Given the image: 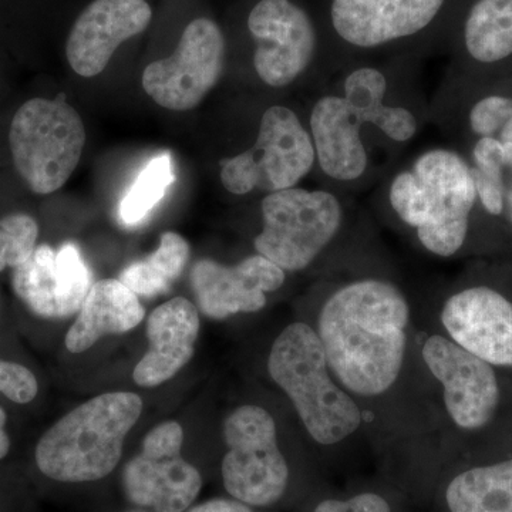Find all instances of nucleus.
<instances>
[{"mask_svg": "<svg viewBox=\"0 0 512 512\" xmlns=\"http://www.w3.org/2000/svg\"><path fill=\"white\" fill-rule=\"evenodd\" d=\"M285 282L284 269L259 254L247 256L234 265L200 259L191 271L198 308L215 320L261 312L269 293L279 291Z\"/></svg>", "mask_w": 512, "mask_h": 512, "instance_id": "nucleus-15", "label": "nucleus"}, {"mask_svg": "<svg viewBox=\"0 0 512 512\" xmlns=\"http://www.w3.org/2000/svg\"><path fill=\"white\" fill-rule=\"evenodd\" d=\"M225 451L222 481L234 500L249 507H269L288 490V460L279 441L274 414L261 404H242L222 426Z\"/></svg>", "mask_w": 512, "mask_h": 512, "instance_id": "nucleus-8", "label": "nucleus"}, {"mask_svg": "<svg viewBox=\"0 0 512 512\" xmlns=\"http://www.w3.org/2000/svg\"><path fill=\"white\" fill-rule=\"evenodd\" d=\"M141 412L143 400L127 392L101 394L80 404L43 434L36 447L37 467L60 483L109 476Z\"/></svg>", "mask_w": 512, "mask_h": 512, "instance_id": "nucleus-5", "label": "nucleus"}, {"mask_svg": "<svg viewBox=\"0 0 512 512\" xmlns=\"http://www.w3.org/2000/svg\"><path fill=\"white\" fill-rule=\"evenodd\" d=\"M512 120V100L490 96L478 101L470 111V126L481 137H493Z\"/></svg>", "mask_w": 512, "mask_h": 512, "instance_id": "nucleus-28", "label": "nucleus"}, {"mask_svg": "<svg viewBox=\"0 0 512 512\" xmlns=\"http://www.w3.org/2000/svg\"><path fill=\"white\" fill-rule=\"evenodd\" d=\"M262 229L256 254L286 274L308 271L335 244L345 214L332 192L293 187L266 194L261 202Z\"/></svg>", "mask_w": 512, "mask_h": 512, "instance_id": "nucleus-6", "label": "nucleus"}, {"mask_svg": "<svg viewBox=\"0 0 512 512\" xmlns=\"http://www.w3.org/2000/svg\"><path fill=\"white\" fill-rule=\"evenodd\" d=\"M446 0H332L333 29L349 45L373 49L420 33Z\"/></svg>", "mask_w": 512, "mask_h": 512, "instance_id": "nucleus-17", "label": "nucleus"}, {"mask_svg": "<svg viewBox=\"0 0 512 512\" xmlns=\"http://www.w3.org/2000/svg\"><path fill=\"white\" fill-rule=\"evenodd\" d=\"M343 89V99L362 124H372L396 143H406L416 136L419 123L412 111L383 103L387 79L380 70L373 67L353 70L346 77Z\"/></svg>", "mask_w": 512, "mask_h": 512, "instance_id": "nucleus-22", "label": "nucleus"}, {"mask_svg": "<svg viewBox=\"0 0 512 512\" xmlns=\"http://www.w3.org/2000/svg\"><path fill=\"white\" fill-rule=\"evenodd\" d=\"M254 67L274 89L291 86L311 66L318 35L311 16L292 0H259L248 16Z\"/></svg>", "mask_w": 512, "mask_h": 512, "instance_id": "nucleus-13", "label": "nucleus"}, {"mask_svg": "<svg viewBox=\"0 0 512 512\" xmlns=\"http://www.w3.org/2000/svg\"><path fill=\"white\" fill-rule=\"evenodd\" d=\"M316 163L311 133L295 111L272 106L259 123L254 146L221 161V183L234 195L298 187Z\"/></svg>", "mask_w": 512, "mask_h": 512, "instance_id": "nucleus-9", "label": "nucleus"}, {"mask_svg": "<svg viewBox=\"0 0 512 512\" xmlns=\"http://www.w3.org/2000/svg\"><path fill=\"white\" fill-rule=\"evenodd\" d=\"M13 291L20 301L46 319H64L82 308L92 288V274L72 242L60 248L42 244L13 269Z\"/></svg>", "mask_w": 512, "mask_h": 512, "instance_id": "nucleus-14", "label": "nucleus"}, {"mask_svg": "<svg viewBox=\"0 0 512 512\" xmlns=\"http://www.w3.org/2000/svg\"><path fill=\"white\" fill-rule=\"evenodd\" d=\"M421 318L512 377V293L488 282L457 286Z\"/></svg>", "mask_w": 512, "mask_h": 512, "instance_id": "nucleus-10", "label": "nucleus"}, {"mask_svg": "<svg viewBox=\"0 0 512 512\" xmlns=\"http://www.w3.org/2000/svg\"><path fill=\"white\" fill-rule=\"evenodd\" d=\"M37 380L28 367L0 360V393L12 402L26 404L37 394Z\"/></svg>", "mask_w": 512, "mask_h": 512, "instance_id": "nucleus-29", "label": "nucleus"}, {"mask_svg": "<svg viewBox=\"0 0 512 512\" xmlns=\"http://www.w3.org/2000/svg\"><path fill=\"white\" fill-rule=\"evenodd\" d=\"M151 19L153 9L146 0H93L67 37V62L79 76H99L116 50L141 35Z\"/></svg>", "mask_w": 512, "mask_h": 512, "instance_id": "nucleus-16", "label": "nucleus"}, {"mask_svg": "<svg viewBox=\"0 0 512 512\" xmlns=\"http://www.w3.org/2000/svg\"><path fill=\"white\" fill-rule=\"evenodd\" d=\"M474 163L471 170L477 197L488 214L498 217L504 211L503 170L505 161L504 144L494 137H481L474 147Z\"/></svg>", "mask_w": 512, "mask_h": 512, "instance_id": "nucleus-26", "label": "nucleus"}, {"mask_svg": "<svg viewBox=\"0 0 512 512\" xmlns=\"http://www.w3.org/2000/svg\"><path fill=\"white\" fill-rule=\"evenodd\" d=\"M136 293L120 279H103L92 285L77 319L66 335V348L82 353L107 335L130 332L144 319Z\"/></svg>", "mask_w": 512, "mask_h": 512, "instance_id": "nucleus-20", "label": "nucleus"}, {"mask_svg": "<svg viewBox=\"0 0 512 512\" xmlns=\"http://www.w3.org/2000/svg\"><path fill=\"white\" fill-rule=\"evenodd\" d=\"M330 372L365 414L370 440L384 447L440 450L437 386L419 346V315L387 276L319 282L303 311Z\"/></svg>", "mask_w": 512, "mask_h": 512, "instance_id": "nucleus-1", "label": "nucleus"}, {"mask_svg": "<svg viewBox=\"0 0 512 512\" xmlns=\"http://www.w3.org/2000/svg\"><path fill=\"white\" fill-rule=\"evenodd\" d=\"M86 138L82 117L67 101L37 97L20 106L10 124L13 164L35 194H53L76 171Z\"/></svg>", "mask_w": 512, "mask_h": 512, "instance_id": "nucleus-7", "label": "nucleus"}, {"mask_svg": "<svg viewBox=\"0 0 512 512\" xmlns=\"http://www.w3.org/2000/svg\"><path fill=\"white\" fill-rule=\"evenodd\" d=\"M225 56L227 45L220 26L207 18L192 20L173 55L144 69V92L163 109H195L220 82Z\"/></svg>", "mask_w": 512, "mask_h": 512, "instance_id": "nucleus-11", "label": "nucleus"}, {"mask_svg": "<svg viewBox=\"0 0 512 512\" xmlns=\"http://www.w3.org/2000/svg\"><path fill=\"white\" fill-rule=\"evenodd\" d=\"M312 512H393L389 500L376 491H360L348 498H326Z\"/></svg>", "mask_w": 512, "mask_h": 512, "instance_id": "nucleus-30", "label": "nucleus"}, {"mask_svg": "<svg viewBox=\"0 0 512 512\" xmlns=\"http://www.w3.org/2000/svg\"><path fill=\"white\" fill-rule=\"evenodd\" d=\"M184 431L165 421L147 434L143 450L123 471L124 491L131 503L156 512H184L202 487L200 471L181 457Z\"/></svg>", "mask_w": 512, "mask_h": 512, "instance_id": "nucleus-12", "label": "nucleus"}, {"mask_svg": "<svg viewBox=\"0 0 512 512\" xmlns=\"http://www.w3.org/2000/svg\"><path fill=\"white\" fill-rule=\"evenodd\" d=\"M198 335L200 313L188 299L174 298L158 306L148 316L150 346L134 369V382L156 387L177 375L194 356Z\"/></svg>", "mask_w": 512, "mask_h": 512, "instance_id": "nucleus-18", "label": "nucleus"}, {"mask_svg": "<svg viewBox=\"0 0 512 512\" xmlns=\"http://www.w3.org/2000/svg\"><path fill=\"white\" fill-rule=\"evenodd\" d=\"M39 227L28 214H12L0 220V272L18 268L35 251Z\"/></svg>", "mask_w": 512, "mask_h": 512, "instance_id": "nucleus-27", "label": "nucleus"}, {"mask_svg": "<svg viewBox=\"0 0 512 512\" xmlns=\"http://www.w3.org/2000/svg\"><path fill=\"white\" fill-rule=\"evenodd\" d=\"M266 373L288 400L302 436L319 451L372 441L365 414L336 382L306 320H293L276 335Z\"/></svg>", "mask_w": 512, "mask_h": 512, "instance_id": "nucleus-3", "label": "nucleus"}, {"mask_svg": "<svg viewBox=\"0 0 512 512\" xmlns=\"http://www.w3.org/2000/svg\"><path fill=\"white\" fill-rule=\"evenodd\" d=\"M419 346L437 386L440 450L512 453V377L419 316Z\"/></svg>", "mask_w": 512, "mask_h": 512, "instance_id": "nucleus-2", "label": "nucleus"}, {"mask_svg": "<svg viewBox=\"0 0 512 512\" xmlns=\"http://www.w3.org/2000/svg\"><path fill=\"white\" fill-rule=\"evenodd\" d=\"M311 137L320 170L336 181H356L365 174L367 153L357 119L340 96L320 97L313 106Z\"/></svg>", "mask_w": 512, "mask_h": 512, "instance_id": "nucleus-19", "label": "nucleus"}, {"mask_svg": "<svg viewBox=\"0 0 512 512\" xmlns=\"http://www.w3.org/2000/svg\"><path fill=\"white\" fill-rule=\"evenodd\" d=\"M188 512H254L249 505L241 503V501L228 500V498H217L207 503L197 505Z\"/></svg>", "mask_w": 512, "mask_h": 512, "instance_id": "nucleus-31", "label": "nucleus"}, {"mask_svg": "<svg viewBox=\"0 0 512 512\" xmlns=\"http://www.w3.org/2000/svg\"><path fill=\"white\" fill-rule=\"evenodd\" d=\"M477 201L471 168L454 151L433 148L394 177L390 207L424 251L453 258L466 245Z\"/></svg>", "mask_w": 512, "mask_h": 512, "instance_id": "nucleus-4", "label": "nucleus"}, {"mask_svg": "<svg viewBox=\"0 0 512 512\" xmlns=\"http://www.w3.org/2000/svg\"><path fill=\"white\" fill-rule=\"evenodd\" d=\"M6 426V414L0 407V460L8 456L10 450V440L8 433L5 430Z\"/></svg>", "mask_w": 512, "mask_h": 512, "instance_id": "nucleus-32", "label": "nucleus"}, {"mask_svg": "<svg viewBox=\"0 0 512 512\" xmlns=\"http://www.w3.org/2000/svg\"><path fill=\"white\" fill-rule=\"evenodd\" d=\"M443 501L447 512H512V454L458 471Z\"/></svg>", "mask_w": 512, "mask_h": 512, "instance_id": "nucleus-21", "label": "nucleus"}, {"mask_svg": "<svg viewBox=\"0 0 512 512\" xmlns=\"http://www.w3.org/2000/svg\"><path fill=\"white\" fill-rule=\"evenodd\" d=\"M500 141H503V143H512V120L508 121L503 127V130H501Z\"/></svg>", "mask_w": 512, "mask_h": 512, "instance_id": "nucleus-33", "label": "nucleus"}, {"mask_svg": "<svg viewBox=\"0 0 512 512\" xmlns=\"http://www.w3.org/2000/svg\"><path fill=\"white\" fill-rule=\"evenodd\" d=\"M190 245L177 232H164L160 247L141 261L133 262L120 274V281L137 296H153L167 292L183 274L190 259Z\"/></svg>", "mask_w": 512, "mask_h": 512, "instance_id": "nucleus-24", "label": "nucleus"}, {"mask_svg": "<svg viewBox=\"0 0 512 512\" xmlns=\"http://www.w3.org/2000/svg\"><path fill=\"white\" fill-rule=\"evenodd\" d=\"M173 157L168 151L148 160L134 178L133 184L124 192L119 205L121 224L137 227L163 201L168 188L174 184Z\"/></svg>", "mask_w": 512, "mask_h": 512, "instance_id": "nucleus-25", "label": "nucleus"}, {"mask_svg": "<svg viewBox=\"0 0 512 512\" xmlns=\"http://www.w3.org/2000/svg\"><path fill=\"white\" fill-rule=\"evenodd\" d=\"M464 42L480 63H497L512 55V0H478L468 13Z\"/></svg>", "mask_w": 512, "mask_h": 512, "instance_id": "nucleus-23", "label": "nucleus"}]
</instances>
